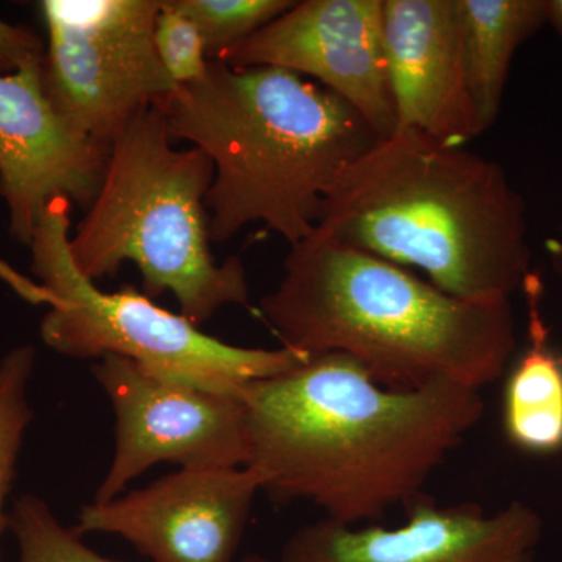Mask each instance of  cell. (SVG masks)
<instances>
[{
    "label": "cell",
    "instance_id": "6da1fadb",
    "mask_svg": "<svg viewBox=\"0 0 562 562\" xmlns=\"http://www.w3.org/2000/svg\"><path fill=\"white\" fill-rule=\"evenodd\" d=\"M250 464L277 501L313 503L327 519L357 525L416 503L425 484L479 425V390L436 382L391 390L341 353L244 391Z\"/></svg>",
    "mask_w": 562,
    "mask_h": 562
},
{
    "label": "cell",
    "instance_id": "7a4b0ae2",
    "mask_svg": "<svg viewBox=\"0 0 562 562\" xmlns=\"http://www.w3.org/2000/svg\"><path fill=\"white\" fill-rule=\"evenodd\" d=\"M316 232L424 272L462 301L512 302L531 273L527 202L505 169L413 128L339 173Z\"/></svg>",
    "mask_w": 562,
    "mask_h": 562
},
{
    "label": "cell",
    "instance_id": "3957f363",
    "mask_svg": "<svg viewBox=\"0 0 562 562\" xmlns=\"http://www.w3.org/2000/svg\"><path fill=\"white\" fill-rule=\"evenodd\" d=\"M260 316L284 347L341 353L391 390L497 382L516 349L512 302L475 303L314 231L290 247Z\"/></svg>",
    "mask_w": 562,
    "mask_h": 562
},
{
    "label": "cell",
    "instance_id": "277c9868",
    "mask_svg": "<svg viewBox=\"0 0 562 562\" xmlns=\"http://www.w3.org/2000/svg\"><path fill=\"white\" fill-rule=\"evenodd\" d=\"M173 140L205 151L211 243L261 222L291 246L316 231L339 173L379 140L339 95L277 68L210 60L161 105Z\"/></svg>",
    "mask_w": 562,
    "mask_h": 562
},
{
    "label": "cell",
    "instance_id": "5b68a950",
    "mask_svg": "<svg viewBox=\"0 0 562 562\" xmlns=\"http://www.w3.org/2000/svg\"><path fill=\"white\" fill-rule=\"evenodd\" d=\"M213 162L198 147L177 149L161 106L139 113L110 144L101 187L69 250L92 281L133 262L149 299L171 292L192 324L228 305H249L241 258L211 251L206 195Z\"/></svg>",
    "mask_w": 562,
    "mask_h": 562
},
{
    "label": "cell",
    "instance_id": "8992f818",
    "mask_svg": "<svg viewBox=\"0 0 562 562\" xmlns=\"http://www.w3.org/2000/svg\"><path fill=\"white\" fill-rule=\"evenodd\" d=\"M70 211L66 199L44 211L31 243L33 279L0 261V279L11 290L46 306L41 338L50 349L76 360L125 358L155 375L238 397L249 384L308 360L290 347L249 349L220 341L132 288L102 291L70 255Z\"/></svg>",
    "mask_w": 562,
    "mask_h": 562
},
{
    "label": "cell",
    "instance_id": "52a82bcc",
    "mask_svg": "<svg viewBox=\"0 0 562 562\" xmlns=\"http://www.w3.org/2000/svg\"><path fill=\"white\" fill-rule=\"evenodd\" d=\"M165 0H44L43 79L63 120L110 146L139 113L177 91L155 47Z\"/></svg>",
    "mask_w": 562,
    "mask_h": 562
},
{
    "label": "cell",
    "instance_id": "ba28073f",
    "mask_svg": "<svg viewBox=\"0 0 562 562\" xmlns=\"http://www.w3.org/2000/svg\"><path fill=\"white\" fill-rule=\"evenodd\" d=\"M116 417V449L95 503L120 497L158 462L180 469L247 468L251 443L244 397L216 394L105 357L91 368Z\"/></svg>",
    "mask_w": 562,
    "mask_h": 562
},
{
    "label": "cell",
    "instance_id": "9c48e42d",
    "mask_svg": "<svg viewBox=\"0 0 562 562\" xmlns=\"http://www.w3.org/2000/svg\"><path fill=\"white\" fill-rule=\"evenodd\" d=\"M216 60L312 77L364 117L376 138L397 131L384 50L383 0H303Z\"/></svg>",
    "mask_w": 562,
    "mask_h": 562
},
{
    "label": "cell",
    "instance_id": "30bf717a",
    "mask_svg": "<svg viewBox=\"0 0 562 562\" xmlns=\"http://www.w3.org/2000/svg\"><path fill=\"white\" fill-rule=\"evenodd\" d=\"M261 479L251 468L180 469L79 514V535L120 536L151 562H233Z\"/></svg>",
    "mask_w": 562,
    "mask_h": 562
},
{
    "label": "cell",
    "instance_id": "8fae6325",
    "mask_svg": "<svg viewBox=\"0 0 562 562\" xmlns=\"http://www.w3.org/2000/svg\"><path fill=\"white\" fill-rule=\"evenodd\" d=\"M541 538V517L522 502L491 514L416 502L397 528L327 517L305 525L284 543L280 562H532Z\"/></svg>",
    "mask_w": 562,
    "mask_h": 562
},
{
    "label": "cell",
    "instance_id": "7c38bea8",
    "mask_svg": "<svg viewBox=\"0 0 562 562\" xmlns=\"http://www.w3.org/2000/svg\"><path fill=\"white\" fill-rule=\"evenodd\" d=\"M43 61L0 76V195L10 232L25 246L52 202L91 205L110 151L74 131L52 105Z\"/></svg>",
    "mask_w": 562,
    "mask_h": 562
},
{
    "label": "cell",
    "instance_id": "4fadbf2b",
    "mask_svg": "<svg viewBox=\"0 0 562 562\" xmlns=\"http://www.w3.org/2000/svg\"><path fill=\"white\" fill-rule=\"evenodd\" d=\"M397 128L462 146L486 132L469 88L457 0H383Z\"/></svg>",
    "mask_w": 562,
    "mask_h": 562
},
{
    "label": "cell",
    "instance_id": "5bb4252c",
    "mask_svg": "<svg viewBox=\"0 0 562 562\" xmlns=\"http://www.w3.org/2000/svg\"><path fill=\"white\" fill-rule=\"evenodd\" d=\"M522 291L528 346L506 380L503 428L508 441L522 452L553 454L562 450V357L550 346L538 273L527 277Z\"/></svg>",
    "mask_w": 562,
    "mask_h": 562
},
{
    "label": "cell",
    "instance_id": "9a60e30c",
    "mask_svg": "<svg viewBox=\"0 0 562 562\" xmlns=\"http://www.w3.org/2000/svg\"><path fill=\"white\" fill-rule=\"evenodd\" d=\"M469 88L484 128L501 113L517 49L547 24L543 0H457Z\"/></svg>",
    "mask_w": 562,
    "mask_h": 562
},
{
    "label": "cell",
    "instance_id": "2e32d148",
    "mask_svg": "<svg viewBox=\"0 0 562 562\" xmlns=\"http://www.w3.org/2000/svg\"><path fill=\"white\" fill-rule=\"evenodd\" d=\"M35 366V349L21 346L0 360V539L9 528L7 495L13 484L22 439L32 422L29 382Z\"/></svg>",
    "mask_w": 562,
    "mask_h": 562
},
{
    "label": "cell",
    "instance_id": "e0dca14e",
    "mask_svg": "<svg viewBox=\"0 0 562 562\" xmlns=\"http://www.w3.org/2000/svg\"><path fill=\"white\" fill-rule=\"evenodd\" d=\"M198 25L210 60L238 46L291 9V0H172Z\"/></svg>",
    "mask_w": 562,
    "mask_h": 562
},
{
    "label": "cell",
    "instance_id": "ac0fdd59",
    "mask_svg": "<svg viewBox=\"0 0 562 562\" xmlns=\"http://www.w3.org/2000/svg\"><path fill=\"white\" fill-rule=\"evenodd\" d=\"M9 528L16 538L20 562H121L95 553L35 495L14 503Z\"/></svg>",
    "mask_w": 562,
    "mask_h": 562
},
{
    "label": "cell",
    "instance_id": "d6986e66",
    "mask_svg": "<svg viewBox=\"0 0 562 562\" xmlns=\"http://www.w3.org/2000/svg\"><path fill=\"white\" fill-rule=\"evenodd\" d=\"M155 47L177 87L201 80L209 69L210 58L201 31L172 0L162 2L155 21Z\"/></svg>",
    "mask_w": 562,
    "mask_h": 562
},
{
    "label": "cell",
    "instance_id": "ffe728a7",
    "mask_svg": "<svg viewBox=\"0 0 562 562\" xmlns=\"http://www.w3.org/2000/svg\"><path fill=\"white\" fill-rule=\"evenodd\" d=\"M43 58V44L35 33L0 20V76Z\"/></svg>",
    "mask_w": 562,
    "mask_h": 562
},
{
    "label": "cell",
    "instance_id": "44dd1931",
    "mask_svg": "<svg viewBox=\"0 0 562 562\" xmlns=\"http://www.w3.org/2000/svg\"><path fill=\"white\" fill-rule=\"evenodd\" d=\"M546 2L547 24H552L562 36V0H543Z\"/></svg>",
    "mask_w": 562,
    "mask_h": 562
},
{
    "label": "cell",
    "instance_id": "7402d4cb",
    "mask_svg": "<svg viewBox=\"0 0 562 562\" xmlns=\"http://www.w3.org/2000/svg\"><path fill=\"white\" fill-rule=\"evenodd\" d=\"M550 260H552L554 272L562 277V238L554 239L549 244Z\"/></svg>",
    "mask_w": 562,
    "mask_h": 562
},
{
    "label": "cell",
    "instance_id": "603a6c76",
    "mask_svg": "<svg viewBox=\"0 0 562 562\" xmlns=\"http://www.w3.org/2000/svg\"><path fill=\"white\" fill-rule=\"evenodd\" d=\"M241 562H273L268 560V558L260 557V554H250V557L244 558Z\"/></svg>",
    "mask_w": 562,
    "mask_h": 562
}]
</instances>
